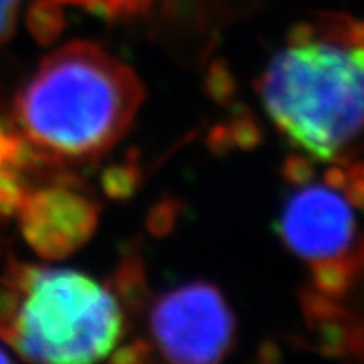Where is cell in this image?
<instances>
[{
  "label": "cell",
  "instance_id": "2",
  "mask_svg": "<svg viewBox=\"0 0 364 364\" xmlns=\"http://www.w3.org/2000/svg\"><path fill=\"white\" fill-rule=\"evenodd\" d=\"M259 95L305 156L344 162L364 136V23L326 17L296 26L262 73Z\"/></svg>",
  "mask_w": 364,
  "mask_h": 364
},
{
  "label": "cell",
  "instance_id": "1",
  "mask_svg": "<svg viewBox=\"0 0 364 364\" xmlns=\"http://www.w3.org/2000/svg\"><path fill=\"white\" fill-rule=\"evenodd\" d=\"M136 73L101 45L71 41L48 54L15 99L11 123L54 171L99 160L144 102Z\"/></svg>",
  "mask_w": 364,
  "mask_h": 364
},
{
  "label": "cell",
  "instance_id": "4",
  "mask_svg": "<svg viewBox=\"0 0 364 364\" xmlns=\"http://www.w3.org/2000/svg\"><path fill=\"white\" fill-rule=\"evenodd\" d=\"M151 346L171 363H220L236 342V320L225 296L206 281L160 294L149 312Z\"/></svg>",
  "mask_w": 364,
  "mask_h": 364
},
{
  "label": "cell",
  "instance_id": "9",
  "mask_svg": "<svg viewBox=\"0 0 364 364\" xmlns=\"http://www.w3.org/2000/svg\"><path fill=\"white\" fill-rule=\"evenodd\" d=\"M11 360V357L8 353H6L4 350H2V348H0V363H10Z\"/></svg>",
  "mask_w": 364,
  "mask_h": 364
},
{
  "label": "cell",
  "instance_id": "8",
  "mask_svg": "<svg viewBox=\"0 0 364 364\" xmlns=\"http://www.w3.org/2000/svg\"><path fill=\"white\" fill-rule=\"evenodd\" d=\"M21 0H0V45L14 36Z\"/></svg>",
  "mask_w": 364,
  "mask_h": 364
},
{
  "label": "cell",
  "instance_id": "6",
  "mask_svg": "<svg viewBox=\"0 0 364 364\" xmlns=\"http://www.w3.org/2000/svg\"><path fill=\"white\" fill-rule=\"evenodd\" d=\"M288 197L279 216V235L288 250L314 266L350 259L355 216L341 186L305 184Z\"/></svg>",
  "mask_w": 364,
  "mask_h": 364
},
{
  "label": "cell",
  "instance_id": "5",
  "mask_svg": "<svg viewBox=\"0 0 364 364\" xmlns=\"http://www.w3.org/2000/svg\"><path fill=\"white\" fill-rule=\"evenodd\" d=\"M99 203L65 171L26 193L15 216L26 244L47 260L65 259L93 236L99 223Z\"/></svg>",
  "mask_w": 364,
  "mask_h": 364
},
{
  "label": "cell",
  "instance_id": "3",
  "mask_svg": "<svg viewBox=\"0 0 364 364\" xmlns=\"http://www.w3.org/2000/svg\"><path fill=\"white\" fill-rule=\"evenodd\" d=\"M123 333L119 297L86 273L10 262L0 277V336L24 360L95 363Z\"/></svg>",
  "mask_w": 364,
  "mask_h": 364
},
{
  "label": "cell",
  "instance_id": "7",
  "mask_svg": "<svg viewBox=\"0 0 364 364\" xmlns=\"http://www.w3.org/2000/svg\"><path fill=\"white\" fill-rule=\"evenodd\" d=\"M28 24L32 34L41 43H47L62 28V6L50 0H36L30 6Z\"/></svg>",
  "mask_w": 364,
  "mask_h": 364
}]
</instances>
